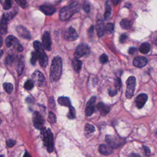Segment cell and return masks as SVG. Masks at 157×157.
Wrapping results in <instances>:
<instances>
[{"label":"cell","instance_id":"1","mask_svg":"<svg viewBox=\"0 0 157 157\" xmlns=\"http://www.w3.org/2000/svg\"><path fill=\"white\" fill-rule=\"evenodd\" d=\"M62 60L59 56H57L52 60L50 66V79L52 82L60 80L62 74Z\"/></svg>","mask_w":157,"mask_h":157},{"label":"cell","instance_id":"2","mask_svg":"<svg viewBox=\"0 0 157 157\" xmlns=\"http://www.w3.org/2000/svg\"><path fill=\"white\" fill-rule=\"evenodd\" d=\"M80 9V6L77 2H74L71 4L63 8L60 13V19L62 21L69 20L76 13H78Z\"/></svg>","mask_w":157,"mask_h":157},{"label":"cell","instance_id":"3","mask_svg":"<svg viewBox=\"0 0 157 157\" xmlns=\"http://www.w3.org/2000/svg\"><path fill=\"white\" fill-rule=\"evenodd\" d=\"M33 47L38 55V60L40 66L45 68L48 64V58L43 50V45L38 40H35L33 43Z\"/></svg>","mask_w":157,"mask_h":157},{"label":"cell","instance_id":"4","mask_svg":"<svg viewBox=\"0 0 157 157\" xmlns=\"http://www.w3.org/2000/svg\"><path fill=\"white\" fill-rule=\"evenodd\" d=\"M43 135V140L45 146L47 147V152L51 153L54 150V135L50 129L46 130L44 128L41 131Z\"/></svg>","mask_w":157,"mask_h":157},{"label":"cell","instance_id":"5","mask_svg":"<svg viewBox=\"0 0 157 157\" xmlns=\"http://www.w3.org/2000/svg\"><path fill=\"white\" fill-rule=\"evenodd\" d=\"M136 79L134 76L130 77L126 80V97L128 99H131L135 93L136 87Z\"/></svg>","mask_w":157,"mask_h":157},{"label":"cell","instance_id":"6","mask_svg":"<svg viewBox=\"0 0 157 157\" xmlns=\"http://www.w3.org/2000/svg\"><path fill=\"white\" fill-rule=\"evenodd\" d=\"M33 123L34 126L36 128V129L40 130L41 131L43 130L45 128L44 126V119L42 115L40 114L38 111L34 112L33 114Z\"/></svg>","mask_w":157,"mask_h":157},{"label":"cell","instance_id":"7","mask_svg":"<svg viewBox=\"0 0 157 157\" xmlns=\"http://www.w3.org/2000/svg\"><path fill=\"white\" fill-rule=\"evenodd\" d=\"M106 141L109 146L112 148H118L124 144V140L119 137L112 135H107Z\"/></svg>","mask_w":157,"mask_h":157},{"label":"cell","instance_id":"8","mask_svg":"<svg viewBox=\"0 0 157 157\" xmlns=\"http://www.w3.org/2000/svg\"><path fill=\"white\" fill-rule=\"evenodd\" d=\"M32 79L34 84L38 87H44L46 84L45 79L44 75L39 71L37 70L33 73L32 75Z\"/></svg>","mask_w":157,"mask_h":157},{"label":"cell","instance_id":"9","mask_svg":"<svg viewBox=\"0 0 157 157\" xmlns=\"http://www.w3.org/2000/svg\"><path fill=\"white\" fill-rule=\"evenodd\" d=\"M90 54V48L85 44H80L75 49L74 56L77 59Z\"/></svg>","mask_w":157,"mask_h":157},{"label":"cell","instance_id":"10","mask_svg":"<svg viewBox=\"0 0 157 157\" xmlns=\"http://www.w3.org/2000/svg\"><path fill=\"white\" fill-rule=\"evenodd\" d=\"M96 100V97L93 96L90 99L88 103H87V106L85 108V115L87 116V117L91 116L93 114V113L94 112V111H95L94 104L95 103Z\"/></svg>","mask_w":157,"mask_h":157},{"label":"cell","instance_id":"11","mask_svg":"<svg viewBox=\"0 0 157 157\" xmlns=\"http://www.w3.org/2000/svg\"><path fill=\"white\" fill-rule=\"evenodd\" d=\"M78 38V34L75 29L73 27H69L64 34V38L68 41H72V40H76Z\"/></svg>","mask_w":157,"mask_h":157},{"label":"cell","instance_id":"12","mask_svg":"<svg viewBox=\"0 0 157 157\" xmlns=\"http://www.w3.org/2000/svg\"><path fill=\"white\" fill-rule=\"evenodd\" d=\"M39 9L46 15H52L56 12L55 8L50 4H44L40 6Z\"/></svg>","mask_w":157,"mask_h":157},{"label":"cell","instance_id":"13","mask_svg":"<svg viewBox=\"0 0 157 157\" xmlns=\"http://www.w3.org/2000/svg\"><path fill=\"white\" fill-rule=\"evenodd\" d=\"M43 46L44 48L47 50H50L51 49V38L50 33L48 31H45L44 33L43 38Z\"/></svg>","mask_w":157,"mask_h":157},{"label":"cell","instance_id":"14","mask_svg":"<svg viewBox=\"0 0 157 157\" xmlns=\"http://www.w3.org/2000/svg\"><path fill=\"white\" fill-rule=\"evenodd\" d=\"M16 30L19 35L22 38L30 39H31V34L30 31L27 29L22 25H19L17 27Z\"/></svg>","mask_w":157,"mask_h":157},{"label":"cell","instance_id":"15","mask_svg":"<svg viewBox=\"0 0 157 157\" xmlns=\"http://www.w3.org/2000/svg\"><path fill=\"white\" fill-rule=\"evenodd\" d=\"M148 99V96L146 94H142L141 95H138L135 100V103L136 105L137 108L139 109H141L144 107L145 105V104L146 103Z\"/></svg>","mask_w":157,"mask_h":157},{"label":"cell","instance_id":"16","mask_svg":"<svg viewBox=\"0 0 157 157\" xmlns=\"http://www.w3.org/2000/svg\"><path fill=\"white\" fill-rule=\"evenodd\" d=\"M147 60L144 57H136L134 59L133 65L137 68H143L147 65Z\"/></svg>","mask_w":157,"mask_h":157},{"label":"cell","instance_id":"17","mask_svg":"<svg viewBox=\"0 0 157 157\" xmlns=\"http://www.w3.org/2000/svg\"><path fill=\"white\" fill-rule=\"evenodd\" d=\"M9 20L8 17L3 14L1 22H0V34H4L7 33L8 24Z\"/></svg>","mask_w":157,"mask_h":157},{"label":"cell","instance_id":"18","mask_svg":"<svg viewBox=\"0 0 157 157\" xmlns=\"http://www.w3.org/2000/svg\"><path fill=\"white\" fill-rule=\"evenodd\" d=\"M99 152L103 155H109L112 153V149L106 145L101 144L99 147Z\"/></svg>","mask_w":157,"mask_h":157},{"label":"cell","instance_id":"19","mask_svg":"<svg viewBox=\"0 0 157 157\" xmlns=\"http://www.w3.org/2000/svg\"><path fill=\"white\" fill-rule=\"evenodd\" d=\"M96 30L98 35L100 37L103 36L104 34V33H105V27H104V22L102 20L98 21L96 25Z\"/></svg>","mask_w":157,"mask_h":157},{"label":"cell","instance_id":"20","mask_svg":"<svg viewBox=\"0 0 157 157\" xmlns=\"http://www.w3.org/2000/svg\"><path fill=\"white\" fill-rule=\"evenodd\" d=\"M19 42V40L17 39L16 37L13 35L8 36L6 39V45L8 47H10L12 46H14Z\"/></svg>","mask_w":157,"mask_h":157},{"label":"cell","instance_id":"21","mask_svg":"<svg viewBox=\"0 0 157 157\" xmlns=\"http://www.w3.org/2000/svg\"><path fill=\"white\" fill-rule=\"evenodd\" d=\"M97 109L100 112L102 115H106L110 110V107L104 104L103 103H100L97 105Z\"/></svg>","mask_w":157,"mask_h":157},{"label":"cell","instance_id":"22","mask_svg":"<svg viewBox=\"0 0 157 157\" xmlns=\"http://www.w3.org/2000/svg\"><path fill=\"white\" fill-rule=\"evenodd\" d=\"M58 102H59L60 105L63 106H66V107H69L71 106V101L68 97H65V96L59 97V99H58Z\"/></svg>","mask_w":157,"mask_h":157},{"label":"cell","instance_id":"23","mask_svg":"<svg viewBox=\"0 0 157 157\" xmlns=\"http://www.w3.org/2000/svg\"><path fill=\"white\" fill-rule=\"evenodd\" d=\"M25 68V60H24V58L23 56L21 57L19 61L18 65H17V73L19 75H22L23 74V72H24Z\"/></svg>","mask_w":157,"mask_h":157},{"label":"cell","instance_id":"24","mask_svg":"<svg viewBox=\"0 0 157 157\" xmlns=\"http://www.w3.org/2000/svg\"><path fill=\"white\" fill-rule=\"evenodd\" d=\"M139 51L143 54H147L150 50V45L148 43H142L139 47Z\"/></svg>","mask_w":157,"mask_h":157},{"label":"cell","instance_id":"25","mask_svg":"<svg viewBox=\"0 0 157 157\" xmlns=\"http://www.w3.org/2000/svg\"><path fill=\"white\" fill-rule=\"evenodd\" d=\"M105 8H106V11H105V13H104V19H105L106 20H107L110 18V15H111V11H112L111 5H110L109 1H107L106 3Z\"/></svg>","mask_w":157,"mask_h":157},{"label":"cell","instance_id":"26","mask_svg":"<svg viewBox=\"0 0 157 157\" xmlns=\"http://www.w3.org/2000/svg\"><path fill=\"white\" fill-rule=\"evenodd\" d=\"M73 64V67L74 69V70L77 72H79L81 68H82V62H81L77 58H75L74 59H73L72 61Z\"/></svg>","mask_w":157,"mask_h":157},{"label":"cell","instance_id":"27","mask_svg":"<svg viewBox=\"0 0 157 157\" xmlns=\"http://www.w3.org/2000/svg\"><path fill=\"white\" fill-rule=\"evenodd\" d=\"M120 26L124 30H130L131 28L132 23L128 19H123L120 22Z\"/></svg>","mask_w":157,"mask_h":157},{"label":"cell","instance_id":"28","mask_svg":"<svg viewBox=\"0 0 157 157\" xmlns=\"http://www.w3.org/2000/svg\"><path fill=\"white\" fill-rule=\"evenodd\" d=\"M34 85V82L33 81V80L28 79L26 81L25 84H24V88L27 90H30L33 88Z\"/></svg>","mask_w":157,"mask_h":157},{"label":"cell","instance_id":"29","mask_svg":"<svg viewBox=\"0 0 157 157\" xmlns=\"http://www.w3.org/2000/svg\"><path fill=\"white\" fill-rule=\"evenodd\" d=\"M3 86L4 90L6 91L8 94H10V93L13 91V89H14L13 85L10 83H4Z\"/></svg>","mask_w":157,"mask_h":157},{"label":"cell","instance_id":"30","mask_svg":"<svg viewBox=\"0 0 157 157\" xmlns=\"http://www.w3.org/2000/svg\"><path fill=\"white\" fill-rule=\"evenodd\" d=\"M114 24H111V23H108L105 27L106 32L108 34H112L114 32Z\"/></svg>","mask_w":157,"mask_h":157},{"label":"cell","instance_id":"31","mask_svg":"<svg viewBox=\"0 0 157 157\" xmlns=\"http://www.w3.org/2000/svg\"><path fill=\"white\" fill-rule=\"evenodd\" d=\"M15 60V56L13 54H9L5 60V63L6 65H12Z\"/></svg>","mask_w":157,"mask_h":157},{"label":"cell","instance_id":"32","mask_svg":"<svg viewBox=\"0 0 157 157\" xmlns=\"http://www.w3.org/2000/svg\"><path fill=\"white\" fill-rule=\"evenodd\" d=\"M68 117L70 119H74L75 117V110L73 106L69 107V111L68 114Z\"/></svg>","mask_w":157,"mask_h":157},{"label":"cell","instance_id":"33","mask_svg":"<svg viewBox=\"0 0 157 157\" xmlns=\"http://www.w3.org/2000/svg\"><path fill=\"white\" fill-rule=\"evenodd\" d=\"M85 131L87 133H93L95 131V128L94 125H90L89 124H87L85 126Z\"/></svg>","mask_w":157,"mask_h":157},{"label":"cell","instance_id":"34","mask_svg":"<svg viewBox=\"0 0 157 157\" xmlns=\"http://www.w3.org/2000/svg\"><path fill=\"white\" fill-rule=\"evenodd\" d=\"M48 120L50 124H55L57 121L56 115L52 112H49V117H48Z\"/></svg>","mask_w":157,"mask_h":157},{"label":"cell","instance_id":"35","mask_svg":"<svg viewBox=\"0 0 157 157\" xmlns=\"http://www.w3.org/2000/svg\"><path fill=\"white\" fill-rule=\"evenodd\" d=\"M38 60V55L36 52H33L31 53V63L33 65H35L36 62Z\"/></svg>","mask_w":157,"mask_h":157},{"label":"cell","instance_id":"36","mask_svg":"<svg viewBox=\"0 0 157 157\" xmlns=\"http://www.w3.org/2000/svg\"><path fill=\"white\" fill-rule=\"evenodd\" d=\"M11 6H12V2H11V0H5L4 3V9L8 10L11 8Z\"/></svg>","mask_w":157,"mask_h":157},{"label":"cell","instance_id":"37","mask_svg":"<svg viewBox=\"0 0 157 157\" xmlns=\"http://www.w3.org/2000/svg\"><path fill=\"white\" fill-rule=\"evenodd\" d=\"M15 1L22 8H24V9L26 8L27 6V3L26 0H15Z\"/></svg>","mask_w":157,"mask_h":157},{"label":"cell","instance_id":"38","mask_svg":"<svg viewBox=\"0 0 157 157\" xmlns=\"http://www.w3.org/2000/svg\"><path fill=\"white\" fill-rule=\"evenodd\" d=\"M108 57L106 54H104L102 55H101V57H100V61L101 63L103 64H105L108 61Z\"/></svg>","mask_w":157,"mask_h":157},{"label":"cell","instance_id":"39","mask_svg":"<svg viewBox=\"0 0 157 157\" xmlns=\"http://www.w3.org/2000/svg\"><path fill=\"white\" fill-rule=\"evenodd\" d=\"M83 9L86 13H89L90 10V5L89 2L85 1L83 5Z\"/></svg>","mask_w":157,"mask_h":157},{"label":"cell","instance_id":"40","mask_svg":"<svg viewBox=\"0 0 157 157\" xmlns=\"http://www.w3.org/2000/svg\"><path fill=\"white\" fill-rule=\"evenodd\" d=\"M14 49L19 52H22L23 51V50H24V47H23V46L22 45V44L18 42L14 46Z\"/></svg>","mask_w":157,"mask_h":157},{"label":"cell","instance_id":"41","mask_svg":"<svg viewBox=\"0 0 157 157\" xmlns=\"http://www.w3.org/2000/svg\"><path fill=\"white\" fill-rule=\"evenodd\" d=\"M15 141L13 139H8L6 141V145L8 147H13L14 145L15 144Z\"/></svg>","mask_w":157,"mask_h":157},{"label":"cell","instance_id":"42","mask_svg":"<svg viewBox=\"0 0 157 157\" xmlns=\"http://www.w3.org/2000/svg\"><path fill=\"white\" fill-rule=\"evenodd\" d=\"M128 39V36L126 34H122L120 35L119 38V41L121 43H124Z\"/></svg>","mask_w":157,"mask_h":157},{"label":"cell","instance_id":"43","mask_svg":"<svg viewBox=\"0 0 157 157\" xmlns=\"http://www.w3.org/2000/svg\"><path fill=\"white\" fill-rule=\"evenodd\" d=\"M115 87L117 88V89H120V87H121V80L120 79V78L117 77L116 78L115 80Z\"/></svg>","mask_w":157,"mask_h":157},{"label":"cell","instance_id":"44","mask_svg":"<svg viewBox=\"0 0 157 157\" xmlns=\"http://www.w3.org/2000/svg\"><path fill=\"white\" fill-rule=\"evenodd\" d=\"M137 52V49L135 47H130L128 50V53L131 55H133L135 54V53H136V52Z\"/></svg>","mask_w":157,"mask_h":157},{"label":"cell","instance_id":"45","mask_svg":"<svg viewBox=\"0 0 157 157\" xmlns=\"http://www.w3.org/2000/svg\"><path fill=\"white\" fill-rule=\"evenodd\" d=\"M117 90H112L110 89L109 90V94L110 96H115L116 94H117Z\"/></svg>","mask_w":157,"mask_h":157},{"label":"cell","instance_id":"46","mask_svg":"<svg viewBox=\"0 0 157 157\" xmlns=\"http://www.w3.org/2000/svg\"><path fill=\"white\" fill-rule=\"evenodd\" d=\"M144 147V151H145V155H146L147 156H149L150 155V149H149L147 146H143Z\"/></svg>","mask_w":157,"mask_h":157},{"label":"cell","instance_id":"47","mask_svg":"<svg viewBox=\"0 0 157 157\" xmlns=\"http://www.w3.org/2000/svg\"><path fill=\"white\" fill-rule=\"evenodd\" d=\"M121 1V0H112V4H113L114 6H117V5H118Z\"/></svg>","mask_w":157,"mask_h":157},{"label":"cell","instance_id":"48","mask_svg":"<svg viewBox=\"0 0 157 157\" xmlns=\"http://www.w3.org/2000/svg\"><path fill=\"white\" fill-rule=\"evenodd\" d=\"M26 101L27 102V103H32V102H33V99L31 98H29V97H28L27 98V100H26Z\"/></svg>","mask_w":157,"mask_h":157},{"label":"cell","instance_id":"49","mask_svg":"<svg viewBox=\"0 0 157 157\" xmlns=\"http://www.w3.org/2000/svg\"><path fill=\"white\" fill-rule=\"evenodd\" d=\"M3 38L2 37L0 36V47H1L2 45H3Z\"/></svg>","mask_w":157,"mask_h":157},{"label":"cell","instance_id":"50","mask_svg":"<svg viewBox=\"0 0 157 157\" xmlns=\"http://www.w3.org/2000/svg\"><path fill=\"white\" fill-rule=\"evenodd\" d=\"M30 156V155L28 154L27 152H26L25 155H24V156Z\"/></svg>","mask_w":157,"mask_h":157},{"label":"cell","instance_id":"51","mask_svg":"<svg viewBox=\"0 0 157 157\" xmlns=\"http://www.w3.org/2000/svg\"><path fill=\"white\" fill-rule=\"evenodd\" d=\"M155 136L157 137V130H156V131H155Z\"/></svg>","mask_w":157,"mask_h":157},{"label":"cell","instance_id":"52","mask_svg":"<svg viewBox=\"0 0 157 157\" xmlns=\"http://www.w3.org/2000/svg\"><path fill=\"white\" fill-rule=\"evenodd\" d=\"M1 123H2V121H1V119H0V125H1Z\"/></svg>","mask_w":157,"mask_h":157},{"label":"cell","instance_id":"53","mask_svg":"<svg viewBox=\"0 0 157 157\" xmlns=\"http://www.w3.org/2000/svg\"><path fill=\"white\" fill-rule=\"evenodd\" d=\"M156 44H157V38H156Z\"/></svg>","mask_w":157,"mask_h":157}]
</instances>
